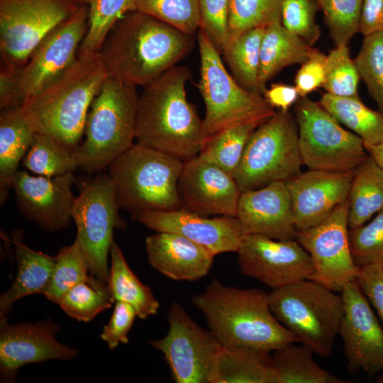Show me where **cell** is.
Here are the masks:
<instances>
[{
    "label": "cell",
    "instance_id": "6da1fadb",
    "mask_svg": "<svg viewBox=\"0 0 383 383\" xmlns=\"http://www.w3.org/2000/svg\"><path fill=\"white\" fill-rule=\"evenodd\" d=\"M193 46L192 35L134 10L118 20L99 52L109 78L145 87Z\"/></svg>",
    "mask_w": 383,
    "mask_h": 383
},
{
    "label": "cell",
    "instance_id": "7a4b0ae2",
    "mask_svg": "<svg viewBox=\"0 0 383 383\" xmlns=\"http://www.w3.org/2000/svg\"><path fill=\"white\" fill-rule=\"evenodd\" d=\"M192 72L174 66L144 87L138 97L135 139L184 162L196 156L205 143L203 120L187 99Z\"/></svg>",
    "mask_w": 383,
    "mask_h": 383
},
{
    "label": "cell",
    "instance_id": "3957f363",
    "mask_svg": "<svg viewBox=\"0 0 383 383\" xmlns=\"http://www.w3.org/2000/svg\"><path fill=\"white\" fill-rule=\"evenodd\" d=\"M192 302L223 347H250L272 353L296 343L272 313L269 293L261 289L228 287L213 277Z\"/></svg>",
    "mask_w": 383,
    "mask_h": 383
},
{
    "label": "cell",
    "instance_id": "277c9868",
    "mask_svg": "<svg viewBox=\"0 0 383 383\" xmlns=\"http://www.w3.org/2000/svg\"><path fill=\"white\" fill-rule=\"evenodd\" d=\"M107 77L99 52L78 56L60 76L23 101V113L30 128L74 150Z\"/></svg>",
    "mask_w": 383,
    "mask_h": 383
},
{
    "label": "cell",
    "instance_id": "5b68a950",
    "mask_svg": "<svg viewBox=\"0 0 383 383\" xmlns=\"http://www.w3.org/2000/svg\"><path fill=\"white\" fill-rule=\"evenodd\" d=\"M184 163L164 152L133 144L108 167L120 209L133 220L143 211L182 209L178 182Z\"/></svg>",
    "mask_w": 383,
    "mask_h": 383
},
{
    "label": "cell",
    "instance_id": "8992f818",
    "mask_svg": "<svg viewBox=\"0 0 383 383\" xmlns=\"http://www.w3.org/2000/svg\"><path fill=\"white\" fill-rule=\"evenodd\" d=\"M136 87L107 77L87 116L83 143L74 150L79 168L98 174L133 144Z\"/></svg>",
    "mask_w": 383,
    "mask_h": 383
},
{
    "label": "cell",
    "instance_id": "52a82bcc",
    "mask_svg": "<svg viewBox=\"0 0 383 383\" xmlns=\"http://www.w3.org/2000/svg\"><path fill=\"white\" fill-rule=\"evenodd\" d=\"M197 42L201 67L196 86L206 107L203 119L205 142L226 129L251 123H262L275 114L274 109L262 95L243 88L228 72L221 52L201 30Z\"/></svg>",
    "mask_w": 383,
    "mask_h": 383
},
{
    "label": "cell",
    "instance_id": "ba28073f",
    "mask_svg": "<svg viewBox=\"0 0 383 383\" xmlns=\"http://www.w3.org/2000/svg\"><path fill=\"white\" fill-rule=\"evenodd\" d=\"M269 295L272 313L296 342L328 357L343 313L342 296L312 279L272 289Z\"/></svg>",
    "mask_w": 383,
    "mask_h": 383
},
{
    "label": "cell",
    "instance_id": "9c48e42d",
    "mask_svg": "<svg viewBox=\"0 0 383 383\" xmlns=\"http://www.w3.org/2000/svg\"><path fill=\"white\" fill-rule=\"evenodd\" d=\"M298 126L289 111H279L251 134L233 173L242 192L275 182H287L301 172Z\"/></svg>",
    "mask_w": 383,
    "mask_h": 383
},
{
    "label": "cell",
    "instance_id": "30bf717a",
    "mask_svg": "<svg viewBox=\"0 0 383 383\" xmlns=\"http://www.w3.org/2000/svg\"><path fill=\"white\" fill-rule=\"evenodd\" d=\"M75 184L79 189L72 211L75 240L86 256L90 274L109 284L108 256L113 231L126 227L113 183L108 172H99L91 179L76 178Z\"/></svg>",
    "mask_w": 383,
    "mask_h": 383
},
{
    "label": "cell",
    "instance_id": "8fae6325",
    "mask_svg": "<svg viewBox=\"0 0 383 383\" xmlns=\"http://www.w3.org/2000/svg\"><path fill=\"white\" fill-rule=\"evenodd\" d=\"M294 114L301 161L309 170L353 172L368 155L360 138L345 129L319 102L300 97Z\"/></svg>",
    "mask_w": 383,
    "mask_h": 383
},
{
    "label": "cell",
    "instance_id": "7c38bea8",
    "mask_svg": "<svg viewBox=\"0 0 383 383\" xmlns=\"http://www.w3.org/2000/svg\"><path fill=\"white\" fill-rule=\"evenodd\" d=\"M168 331L150 341L160 350L177 383H213L223 345L210 331L200 327L178 302L167 311Z\"/></svg>",
    "mask_w": 383,
    "mask_h": 383
},
{
    "label": "cell",
    "instance_id": "4fadbf2b",
    "mask_svg": "<svg viewBox=\"0 0 383 383\" xmlns=\"http://www.w3.org/2000/svg\"><path fill=\"white\" fill-rule=\"evenodd\" d=\"M84 4V0H0L3 64L21 68L41 39Z\"/></svg>",
    "mask_w": 383,
    "mask_h": 383
},
{
    "label": "cell",
    "instance_id": "5bb4252c",
    "mask_svg": "<svg viewBox=\"0 0 383 383\" xmlns=\"http://www.w3.org/2000/svg\"><path fill=\"white\" fill-rule=\"evenodd\" d=\"M348 208V199L320 223L298 231L296 237L312 260V280L333 292H341L355 281L360 268L350 251Z\"/></svg>",
    "mask_w": 383,
    "mask_h": 383
},
{
    "label": "cell",
    "instance_id": "9a60e30c",
    "mask_svg": "<svg viewBox=\"0 0 383 383\" xmlns=\"http://www.w3.org/2000/svg\"><path fill=\"white\" fill-rule=\"evenodd\" d=\"M87 28L88 7L84 4L41 39L20 69V85L24 101L74 63Z\"/></svg>",
    "mask_w": 383,
    "mask_h": 383
},
{
    "label": "cell",
    "instance_id": "2e32d148",
    "mask_svg": "<svg viewBox=\"0 0 383 383\" xmlns=\"http://www.w3.org/2000/svg\"><path fill=\"white\" fill-rule=\"evenodd\" d=\"M242 274L272 289L312 279L314 268L310 255L297 240H274L246 234L237 252Z\"/></svg>",
    "mask_w": 383,
    "mask_h": 383
},
{
    "label": "cell",
    "instance_id": "e0dca14e",
    "mask_svg": "<svg viewBox=\"0 0 383 383\" xmlns=\"http://www.w3.org/2000/svg\"><path fill=\"white\" fill-rule=\"evenodd\" d=\"M343 313L338 335L343 339L350 374L362 371L372 377L383 368V326L356 281L341 292Z\"/></svg>",
    "mask_w": 383,
    "mask_h": 383
},
{
    "label": "cell",
    "instance_id": "ac0fdd59",
    "mask_svg": "<svg viewBox=\"0 0 383 383\" xmlns=\"http://www.w3.org/2000/svg\"><path fill=\"white\" fill-rule=\"evenodd\" d=\"M75 182L73 172L48 177L18 170L12 189L16 206L25 218L45 231L55 232L68 227L72 220Z\"/></svg>",
    "mask_w": 383,
    "mask_h": 383
},
{
    "label": "cell",
    "instance_id": "d6986e66",
    "mask_svg": "<svg viewBox=\"0 0 383 383\" xmlns=\"http://www.w3.org/2000/svg\"><path fill=\"white\" fill-rule=\"evenodd\" d=\"M59 330L58 324L50 318L35 323L9 325L5 316L0 315L1 381L13 382L17 370L27 364L74 358L77 350L57 340Z\"/></svg>",
    "mask_w": 383,
    "mask_h": 383
},
{
    "label": "cell",
    "instance_id": "ffe728a7",
    "mask_svg": "<svg viewBox=\"0 0 383 383\" xmlns=\"http://www.w3.org/2000/svg\"><path fill=\"white\" fill-rule=\"evenodd\" d=\"M133 220L157 232L181 235L203 246L214 256L227 252H237L246 235L236 216L209 218L184 209L143 211Z\"/></svg>",
    "mask_w": 383,
    "mask_h": 383
},
{
    "label": "cell",
    "instance_id": "44dd1931",
    "mask_svg": "<svg viewBox=\"0 0 383 383\" xmlns=\"http://www.w3.org/2000/svg\"><path fill=\"white\" fill-rule=\"evenodd\" d=\"M178 192L182 209L205 216H236L242 193L231 174L199 155L184 162Z\"/></svg>",
    "mask_w": 383,
    "mask_h": 383
},
{
    "label": "cell",
    "instance_id": "7402d4cb",
    "mask_svg": "<svg viewBox=\"0 0 383 383\" xmlns=\"http://www.w3.org/2000/svg\"><path fill=\"white\" fill-rule=\"evenodd\" d=\"M353 172L309 170L286 182L298 231L325 220L348 199Z\"/></svg>",
    "mask_w": 383,
    "mask_h": 383
},
{
    "label": "cell",
    "instance_id": "603a6c76",
    "mask_svg": "<svg viewBox=\"0 0 383 383\" xmlns=\"http://www.w3.org/2000/svg\"><path fill=\"white\" fill-rule=\"evenodd\" d=\"M236 217L246 234L274 240H296L298 230L285 182L242 192Z\"/></svg>",
    "mask_w": 383,
    "mask_h": 383
},
{
    "label": "cell",
    "instance_id": "cb8c5ba5",
    "mask_svg": "<svg viewBox=\"0 0 383 383\" xmlns=\"http://www.w3.org/2000/svg\"><path fill=\"white\" fill-rule=\"evenodd\" d=\"M150 265L166 277L195 281L210 271L214 255L203 246L174 233L157 232L145 241Z\"/></svg>",
    "mask_w": 383,
    "mask_h": 383
},
{
    "label": "cell",
    "instance_id": "d4e9b609",
    "mask_svg": "<svg viewBox=\"0 0 383 383\" xmlns=\"http://www.w3.org/2000/svg\"><path fill=\"white\" fill-rule=\"evenodd\" d=\"M17 261V274L9 289L0 296V315H6L19 299L43 294L47 289L55 266V256L28 248L19 231L12 235Z\"/></svg>",
    "mask_w": 383,
    "mask_h": 383
},
{
    "label": "cell",
    "instance_id": "484cf974",
    "mask_svg": "<svg viewBox=\"0 0 383 383\" xmlns=\"http://www.w3.org/2000/svg\"><path fill=\"white\" fill-rule=\"evenodd\" d=\"M33 131L26 121L21 106L1 109L0 204L7 200L18 167L30 145Z\"/></svg>",
    "mask_w": 383,
    "mask_h": 383
},
{
    "label": "cell",
    "instance_id": "4316f807",
    "mask_svg": "<svg viewBox=\"0 0 383 383\" xmlns=\"http://www.w3.org/2000/svg\"><path fill=\"white\" fill-rule=\"evenodd\" d=\"M213 383H278L270 352L223 346Z\"/></svg>",
    "mask_w": 383,
    "mask_h": 383
},
{
    "label": "cell",
    "instance_id": "83f0119b",
    "mask_svg": "<svg viewBox=\"0 0 383 383\" xmlns=\"http://www.w3.org/2000/svg\"><path fill=\"white\" fill-rule=\"evenodd\" d=\"M312 47L287 30L282 21L265 28L260 48L259 82L266 89V83L286 67L303 64L309 57Z\"/></svg>",
    "mask_w": 383,
    "mask_h": 383
},
{
    "label": "cell",
    "instance_id": "f1b7e54d",
    "mask_svg": "<svg viewBox=\"0 0 383 383\" xmlns=\"http://www.w3.org/2000/svg\"><path fill=\"white\" fill-rule=\"evenodd\" d=\"M348 204L349 228L365 224L383 209V170L369 155L353 171Z\"/></svg>",
    "mask_w": 383,
    "mask_h": 383
},
{
    "label": "cell",
    "instance_id": "f546056e",
    "mask_svg": "<svg viewBox=\"0 0 383 383\" xmlns=\"http://www.w3.org/2000/svg\"><path fill=\"white\" fill-rule=\"evenodd\" d=\"M340 124L362 140L365 148L383 143V113L367 107L360 98L326 93L318 101Z\"/></svg>",
    "mask_w": 383,
    "mask_h": 383
},
{
    "label": "cell",
    "instance_id": "4dcf8cb0",
    "mask_svg": "<svg viewBox=\"0 0 383 383\" xmlns=\"http://www.w3.org/2000/svg\"><path fill=\"white\" fill-rule=\"evenodd\" d=\"M109 285L116 301L126 302L135 309L137 316L145 319L157 313L160 307L150 288L143 284L130 269L119 246L113 242L111 250Z\"/></svg>",
    "mask_w": 383,
    "mask_h": 383
},
{
    "label": "cell",
    "instance_id": "1f68e13d",
    "mask_svg": "<svg viewBox=\"0 0 383 383\" xmlns=\"http://www.w3.org/2000/svg\"><path fill=\"white\" fill-rule=\"evenodd\" d=\"M289 343L272 352L278 383H344L346 381L321 367L308 345Z\"/></svg>",
    "mask_w": 383,
    "mask_h": 383
},
{
    "label": "cell",
    "instance_id": "d6a6232c",
    "mask_svg": "<svg viewBox=\"0 0 383 383\" xmlns=\"http://www.w3.org/2000/svg\"><path fill=\"white\" fill-rule=\"evenodd\" d=\"M265 28L248 30L231 40L222 54L232 76L245 89L262 95L259 82L260 48Z\"/></svg>",
    "mask_w": 383,
    "mask_h": 383
},
{
    "label": "cell",
    "instance_id": "836d02e7",
    "mask_svg": "<svg viewBox=\"0 0 383 383\" xmlns=\"http://www.w3.org/2000/svg\"><path fill=\"white\" fill-rule=\"evenodd\" d=\"M22 165L37 175L48 177L73 172L79 168L74 150L38 133H34Z\"/></svg>",
    "mask_w": 383,
    "mask_h": 383
},
{
    "label": "cell",
    "instance_id": "e575fe53",
    "mask_svg": "<svg viewBox=\"0 0 383 383\" xmlns=\"http://www.w3.org/2000/svg\"><path fill=\"white\" fill-rule=\"evenodd\" d=\"M115 301L109 284L89 276L68 289L57 304L70 317L89 321Z\"/></svg>",
    "mask_w": 383,
    "mask_h": 383
},
{
    "label": "cell",
    "instance_id": "d590c367",
    "mask_svg": "<svg viewBox=\"0 0 383 383\" xmlns=\"http://www.w3.org/2000/svg\"><path fill=\"white\" fill-rule=\"evenodd\" d=\"M84 1L88 7V28L79 48L78 56L98 53L118 20L128 12L135 10L133 0Z\"/></svg>",
    "mask_w": 383,
    "mask_h": 383
},
{
    "label": "cell",
    "instance_id": "8d00e7d4",
    "mask_svg": "<svg viewBox=\"0 0 383 383\" xmlns=\"http://www.w3.org/2000/svg\"><path fill=\"white\" fill-rule=\"evenodd\" d=\"M260 124L251 123L223 131L209 138L198 155L233 175L251 134Z\"/></svg>",
    "mask_w": 383,
    "mask_h": 383
},
{
    "label": "cell",
    "instance_id": "74e56055",
    "mask_svg": "<svg viewBox=\"0 0 383 383\" xmlns=\"http://www.w3.org/2000/svg\"><path fill=\"white\" fill-rule=\"evenodd\" d=\"M284 0H230V40L256 28L281 21Z\"/></svg>",
    "mask_w": 383,
    "mask_h": 383
},
{
    "label": "cell",
    "instance_id": "f35d334b",
    "mask_svg": "<svg viewBox=\"0 0 383 383\" xmlns=\"http://www.w3.org/2000/svg\"><path fill=\"white\" fill-rule=\"evenodd\" d=\"M55 258V266L44 295L57 304L68 289L86 279L90 272L86 256L76 240L71 245L62 248Z\"/></svg>",
    "mask_w": 383,
    "mask_h": 383
},
{
    "label": "cell",
    "instance_id": "ab89813d",
    "mask_svg": "<svg viewBox=\"0 0 383 383\" xmlns=\"http://www.w3.org/2000/svg\"><path fill=\"white\" fill-rule=\"evenodd\" d=\"M135 10L192 35L199 27V0H133Z\"/></svg>",
    "mask_w": 383,
    "mask_h": 383
},
{
    "label": "cell",
    "instance_id": "60d3db41",
    "mask_svg": "<svg viewBox=\"0 0 383 383\" xmlns=\"http://www.w3.org/2000/svg\"><path fill=\"white\" fill-rule=\"evenodd\" d=\"M354 61L370 96L383 113V30L364 36Z\"/></svg>",
    "mask_w": 383,
    "mask_h": 383
},
{
    "label": "cell",
    "instance_id": "b9f144b4",
    "mask_svg": "<svg viewBox=\"0 0 383 383\" xmlns=\"http://www.w3.org/2000/svg\"><path fill=\"white\" fill-rule=\"evenodd\" d=\"M360 77L348 45L335 46L326 57L323 87L327 93L340 97L360 98Z\"/></svg>",
    "mask_w": 383,
    "mask_h": 383
},
{
    "label": "cell",
    "instance_id": "7bdbcfd3",
    "mask_svg": "<svg viewBox=\"0 0 383 383\" xmlns=\"http://www.w3.org/2000/svg\"><path fill=\"white\" fill-rule=\"evenodd\" d=\"M335 46L348 45L359 32L362 0H316Z\"/></svg>",
    "mask_w": 383,
    "mask_h": 383
},
{
    "label": "cell",
    "instance_id": "ee69618b",
    "mask_svg": "<svg viewBox=\"0 0 383 383\" xmlns=\"http://www.w3.org/2000/svg\"><path fill=\"white\" fill-rule=\"evenodd\" d=\"M349 241L357 267L383 264V209L367 223L349 228Z\"/></svg>",
    "mask_w": 383,
    "mask_h": 383
},
{
    "label": "cell",
    "instance_id": "f6af8a7d",
    "mask_svg": "<svg viewBox=\"0 0 383 383\" xmlns=\"http://www.w3.org/2000/svg\"><path fill=\"white\" fill-rule=\"evenodd\" d=\"M318 9L316 0H284L282 7V24L312 47L320 36V29L315 21Z\"/></svg>",
    "mask_w": 383,
    "mask_h": 383
},
{
    "label": "cell",
    "instance_id": "bcb514c9",
    "mask_svg": "<svg viewBox=\"0 0 383 383\" xmlns=\"http://www.w3.org/2000/svg\"><path fill=\"white\" fill-rule=\"evenodd\" d=\"M230 0H199V27L222 53L229 43Z\"/></svg>",
    "mask_w": 383,
    "mask_h": 383
},
{
    "label": "cell",
    "instance_id": "7dc6e473",
    "mask_svg": "<svg viewBox=\"0 0 383 383\" xmlns=\"http://www.w3.org/2000/svg\"><path fill=\"white\" fill-rule=\"evenodd\" d=\"M326 57L318 49L313 48L308 59L301 65L294 79V86L299 97H306L312 91L323 87Z\"/></svg>",
    "mask_w": 383,
    "mask_h": 383
},
{
    "label": "cell",
    "instance_id": "c3c4849f",
    "mask_svg": "<svg viewBox=\"0 0 383 383\" xmlns=\"http://www.w3.org/2000/svg\"><path fill=\"white\" fill-rule=\"evenodd\" d=\"M136 316L137 313L132 306L116 301L112 316L100 335L110 349L116 348L121 343H128V333Z\"/></svg>",
    "mask_w": 383,
    "mask_h": 383
},
{
    "label": "cell",
    "instance_id": "681fc988",
    "mask_svg": "<svg viewBox=\"0 0 383 383\" xmlns=\"http://www.w3.org/2000/svg\"><path fill=\"white\" fill-rule=\"evenodd\" d=\"M355 281L376 310L383 326V264L360 267Z\"/></svg>",
    "mask_w": 383,
    "mask_h": 383
},
{
    "label": "cell",
    "instance_id": "f907efd6",
    "mask_svg": "<svg viewBox=\"0 0 383 383\" xmlns=\"http://www.w3.org/2000/svg\"><path fill=\"white\" fill-rule=\"evenodd\" d=\"M19 67L1 65L0 72V108L21 106L24 101L20 85Z\"/></svg>",
    "mask_w": 383,
    "mask_h": 383
},
{
    "label": "cell",
    "instance_id": "816d5d0a",
    "mask_svg": "<svg viewBox=\"0 0 383 383\" xmlns=\"http://www.w3.org/2000/svg\"><path fill=\"white\" fill-rule=\"evenodd\" d=\"M383 30V0H362L359 32L363 36Z\"/></svg>",
    "mask_w": 383,
    "mask_h": 383
},
{
    "label": "cell",
    "instance_id": "f5cc1de1",
    "mask_svg": "<svg viewBox=\"0 0 383 383\" xmlns=\"http://www.w3.org/2000/svg\"><path fill=\"white\" fill-rule=\"evenodd\" d=\"M266 101L274 109L282 112H288L289 109L297 101L299 97L295 86L282 83L272 84L262 94Z\"/></svg>",
    "mask_w": 383,
    "mask_h": 383
},
{
    "label": "cell",
    "instance_id": "db71d44e",
    "mask_svg": "<svg viewBox=\"0 0 383 383\" xmlns=\"http://www.w3.org/2000/svg\"><path fill=\"white\" fill-rule=\"evenodd\" d=\"M367 153L376 163L383 170V143L365 148Z\"/></svg>",
    "mask_w": 383,
    "mask_h": 383
},
{
    "label": "cell",
    "instance_id": "11a10c76",
    "mask_svg": "<svg viewBox=\"0 0 383 383\" xmlns=\"http://www.w3.org/2000/svg\"><path fill=\"white\" fill-rule=\"evenodd\" d=\"M377 382L383 383V368L380 371L379 374L378 375V377L377 378Z\"/></svg>",
    "mask_w": 383,
    "mask_h": 383
}]
</instances>
